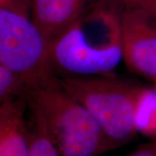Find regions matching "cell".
Instances as JSON below:
<instances>
[{
    "label": "cell",
    "mask_w": 156,
    "mask_h": 156,
    "mask_svg": "<svg viewBox=\"0 0 156 156\" xmlns=\"http://www.w3.org/2000/svg\"><path fill=\"white\" fill-rule=\"evenodd\" d=\"M27 103L61 156H97L111 149L96 120L56 74L28 88Z\"/></svg>",
    "instance_id": "cell-2"
},
{
    "label": "cell",
    "mask_w": 156,
    "mask_h": 156,
    "mask_svg": "<svg viewBox=\"0 0 156 156\" xmlns=\"http://www.w3.org/2000/svg\"><path fill=\"white\" fill-rule=\"evenodd\" d=\"M25 1H26V3L28 4L30 6V2H31V0H25Z\"/></svg>",
    "instance_id": "cell-15"
},
{
    "label": "cell",
    "mask_w": 156,
    "mask_h": 156,
    "mask_svg": "<svg viewBox=\"0 0 156 156\" xmlns=\"http://www.w3.org/2000/svg\"><path fill=\"white\" fill-rule=\"evenodd\" d=\"M28 86L10 69L0 64V103L26 99Z\"/></svg>",
    "instance_id": "cell-8"
},
{
    "label": "cell",
    "mask_w": 156,
    "mask_h": 156,
    "mask_svg": "<svg viewBox=\"0 0 156 156\" xmlns=\"http://www.w3.org/2000/svg\"><path fill=\"white\" fill-rule=\"evenodd\" d=\"M154 89H156V82H155V87H154Z\"/></svg>",
    "instance_id": "cell-16"
},
{
    "label": "cell",
    "mask_w": 156,
    "mask_h": 156,
    "mask_svg": "<svg viewBox=\"0 0 156 156\" xmlns=\"http://www.w3.org/2000/svg\"><path fill=\"white\" fill-rule=\"evenodd\" d=\"M61 83L96 120L110 148L134 138L141 87L105 76H65Z\"/></svg>",
    "instance_id": "cell-3"
},
{
    "label": "cell",
    "mask_w": 156,
    "mask_h": 156,
    "mask_svg": "<svg viewBox=\"0 0 156 156\" xmlns=\"http://www.w3.org/2000/svg\"><path fill=\"white\" fill-rule=\"evenodd\" d=\"M26 99L11 101L0 106V156H27L30 133L23 120Z\"/></svg>",
    "instance_id": "cell-7"
},
{
    "label": "cell",
    "mask_w": 156,
    "mask_h": 156,
    "mask_svg": "<svg viewBox=\"0 0 156 156\" xmlns=\"http://www.w3.org/2000/svg\"><path fill=\"white\" fill-rule=\"evenodd\" d=\"M97 0H31L32 21L52 44Z\"/></svg>",
    "instance_id": "cell-6"
},
{
    "label": "cell",
    "mask_w": 156,
    "mask_h": 156,
    "mask_svg": "<svg viewBox=\"0 0 156 156\" xmlns=\"http://www.w3.org/2000/svg\"><path fill=\"white\" fill-rule=\"evenodd\" d=\"M123 60L133 72L156 82V17L142 9H125L122 18Z\"/></svg>",
    "instance_id": "cell-5"
},
{
    "label": "cell",
    "mask_w": 156,
    "mask_h": 156,
    "mask_svg": "<svg viewBox=\"0 0 156 156\" xmlns=\"http://www.w3.org/2000/svg\"><path fill=\"white\" fill-rule=\"evenodd\" d=\"M124 10L118 0H97L51 44L53 69L67 76H112L123 59Z\"/></svg>",
    "instance_id": "cell-1"
},
{
    "label": "cell",
    "mask_w": 156,
    "mask_h": 156,
    "mask_svg": "<svg viewBox=\"0 0 156 156\" xmlns=\"http://www.w3.org/2000/svg\"><path fill=\"white\" fill-rule=\"evenodd\" d=\"M128 156H156V144L141 146Z\"/></svg>",
    "instance_id": "cell-13"
},
{
    "label": "cell",
    "mask_w": 156,
    "mask_h": 156,
    "mask_svg": "<svg viewBox=\"0 0 156 156\" xmlns=\"http://www.w3.org/2000/svg\"><path fill=\"white\" fill-rule=\"evenodd\" d=\"M125 9H142L156 17L155 9L151 0H118Z\"/></svg>",
    "instance_id": "cell-11"
},
{
    "label": "cell",
    "mask_w": 156,
    "mask_h": 156,
    "mask_svg": "<svg viewBox=\"0 0 156 156\" xmlns=\"http://www.w3.org/2000/svg\"><path fill=\"white\" fill-rule=\"evenodd\" d=\"M0 64L16 73L28 88L55 74L51 44L30 12L0 7Z\"/></svg>",
    "instance_id": "cell-4"
},
{
    "label": "cell",
    "mask_w": 156,
    "mask_h": 156,
    "mask_svg": "<svg viewBox=\"0 0 156 156\" xmlns=\"http://www.w3.org/2000/svg\"><path fill=\"white\" fill-rule=\"evenodd\" d=\"M34 129L30 133V147L27 156H61L50 140L42 122L32 114Z\"/></svg>",
    "instance_id": "cell-10"
},
{
    "label": "cell",
    "mask_w": 156,
    "mask_h": 156,
    "mask_svg": "<svg viewBox=\"0 0 156 156\" xmlns=\"http://www.w3.org/2000/svg\"><path fill=\"white\" fill-rule=\"evenodd\" d=\"M137 128L156 132V89L143 88L137 107Z\"/></svg>",
    "instance_id": "cell-9"
},
{
    "label": "cell",
    "mask_w": 156,
    "mask_h": 156,
    "mask_svg": "<svg viewBox=\"0 0 156 156\" xmlns=\"http://www.w3.org/2000/svg\"><path fill=\"white\" fill-rule=\"evenodd\" d=\"M152 1V3H153V5H154V9H155V12H156V0H151Z\"/></svg>",
    "instance_id": "cell-14"
},
{
    "label": "cell",
    "mask_w": 156,
    "mask_h": 156,
    "mask_svg": "<svg viewBox=\"0 0 156 156\" xmlns=\"http://www.w3.org/2000/svg\"><path fill=\"white\" fill-rule=\"evenodd\" d=\"M0 7H11L30 12V5L25 0H0Z\"/></svg>",
    "instance_id": "cell-12"
}]
</instances>
